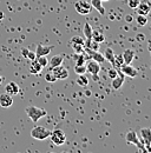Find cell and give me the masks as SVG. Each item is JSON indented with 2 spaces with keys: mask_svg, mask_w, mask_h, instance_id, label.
<instances>
[{
  "mask_svg": "<svg viewBox=\"0 0 151 153\" xmlns=\"http://www.w3.org/2000/svg\"><path fill=\"white\" fill-rule=\"evenodd\" d=\"M25 112L27 117L33 121V123H38L41 118H44L45 115H47V112L44 108H40L37 106H27L25 108Z\"/></svg>",
  "mask_w": 151,
  "mask_h": 153,
  "instance_id": "6da1fadb",
  "label": "cell"
},
{
  "mask_svg": "<svg viewBox=\"0 0 151 153\" xmlns=\"http://www.w3.org/2000/svg\"><path fill=\"white\" fill-rule=\"evenodd\" d=\"M50 134H51V131L44 126H34L31 130V137L37 140H45L50 138Z\"/></svg>",
  "mask_w": 151,
  "mask_h": 153,
  "instance_id": "7a4b0ae2",
  "label": "cell"
},
{
  "mask_svg": "<svg viewBox=\"0 0 151 153\" xmlns=\"http://www.w3.org/2000/svg\"><path fill=\"white\" fill-rule=\"evenodd\" d=\"M50 138H51L52 144L56 145V146H61L66 141V134H65V132L63 130H60V128H56V130L51 131Z\"/></svg>",
  "mask_w": 151,
  "mask_h": 153,
  "instance_id": "3957f363",
  "label": "cell"
},
{
  "mask_svg": "<svg viewBox=\"0 0 151 153\" xmlns=\"http://www.w3.org/2000/svg\"><path fill=\"white\" fill-rule=\"evenodd\" d=\"M125 139H126V141H128L129 144H133V145H136V146L138 147V150H139V151H142V152H147L145 144H144L143 141H141V140H139L138 134L136 133L135 131H129V132L126 133V135H125Z\"/></svg>",
  "mask_w": 151,
  "mask_h": 153,
  "instance_id": "277c9868",
  "label": "cell"
},
{
  "mask_svg": "<svg viewBox=\"0 0 151 153\" xmlns=\"http://www.w3.org/2000/svg\"><path fill=\"white\" fill-rule=\"evenodd\" d=\"M75 8L79 14L86 16V14H89L91 12L92 6H91V2L89 0H79L75 4Z\"/></svg>",
  "mask_w": 151,
  "mask_h": 153,
  "instance_id": "5b68a950",
  "label": "cell"
},
{
  "mask_svg": "<svg viewBox=\"0 0 151 153\" xmlns=\"http://www.w3.org/2000/svg\"><path fill=\"white\" fill-rule=\"evenodd\" d=\"M50 70H51L52 73L55 74V76L57 78V80H65V79L69 78V71H67L65 67H63L61 65H60V66H56V67H53V68H50Z\"/></svg>",
  "mask_w": 151,
  "mask_h": 153,
  "instance_id": "8992f818",
  "label": "cell"
},
{
  "mask_svg": "<svg viewBox=\"0 0 151 153\" xmlns=\"http://www.w3.org/2000/svg\"><path fill=\"white\" fill-rule=\"evenodd\" d=\"M136 11H137V14H141V16H149L151 12V4L148 0L141 1L139 5L136 7Z\"/></svg>",
  "mask_w": 151,
  "mask_h": 153,
  "instance_id": "52a82bcc",
  "label": "cell"
},
{
  "mask_svg": "<svg viewBox=\"0 0 151 153\" xmlns=\"http://www.w3.org/2000/svg\"><path fill=\"white\" fill-rule=\"evenodd\" d=\"M119 71H120L124 76H130V78H135V76H138V71H137L133 66H131V64H123V65L120 66Z\"/></svg>",
  "mask_w": 151,
  "mask_h": 153,
  "instance_id": "ba28073f",
  "label": "cell"
},
{
  "mask_svg": "<svg viewBox=\"0 0 151 153\" xmlns=\"http://www.w3.org/2000/svg\"><path fill=\"white\" fill-rule=\"evenodd\" d=\"M85 50V52H86V54H87V57L90 58V59H92L94 61H97V62H104L105 61V58H104V54H102V53H99L98 51H93V50H90V48H86V47H84Z\"/></svg>",
  "mask_w": 151,
  "mask_h": 153,
  "instance_id": "9c48e42d",
  "label": "cell"
},
{
  "mask_svg": "<svg viewBox=\"0 0 151 153\" xmlns=\"http://www.w3.org/2000/svg\"><path fill=\"white\" fill-rule=\"evenodd\" d=\"M12 104H13V97L6 92L0 94V106L2 108H8L12 106Z\"/></svg>",
  "mask_w": 151,
  "mask_h": 153,
  "instance_id": "30bf717a",
  "label": "cell"
},
{
  "mask_svg": "<svg viewBox=\"0 0 151 153\" xmlns=\"http://www.w3.org/2000/svg\"><path fill=\"white\" fill-rule=\"evenodd\" d=\"M86 72H89L91 76H96L100 72V65L99 62L94 61V60H90L86 64Z\"/></svg>",
  "mask_w": 151,
  "mask_h": 153,
  "instance_id": "8fae6325",
  "label": "cell"
},
{
  "mask_svg": "<svg viewBox=\"0 0 151 153\" xmlns=\"http://www.w3.org/2000/svg\"><path fill=\"white\" fill-rule=\"evenodd\" d=\"M53 48H55V46H44V45H41V44H38L37 50H36V52H34V53H36V58L50 54Z\"/></svg>",
  "mask_w": 151,
  "mask_h": 153,
  "instance_id": "7c38bea8",
  "label": "cell"
},
{
  "mask_svg": "<svg viewBox=\"0 0 151 153\" xmlns=\"http://www.w3.org/2000/svg\"><path fill=\"white\" fill-rule=\"evenodd\" d=\"M124 81H125L124 74H123L120 71H118L117 76H116V78H113L112 81H111V87H112L113 90H119V88L122 87V85L124 84Z\"/></svg>",
  "mask_w": 151,
  "mask_h": 153,
  "instance_id": "4fadbf2b",
  "label": "cell"
},
{
  "mask_svg": "<svg viewBox=\"0 0 151 153\" xmlns=\"http://www.w3.org/2000/svg\"><path fill=\"white\" fill-rule=\"evenodd\" d=\"M5 92L8 93L10 96L14 97L19 93V85L14 81H10L8 84H6L5 86Z\"/></svg>",
  "mask_w": 151,
  "mask_h": 153,
  "instance_id": "5bb4252c",
  "label": "cell"
},
{
  "mask_svg": "<svg viewBox=\"0 0 151 153\" xmlns=\"http://www.w3.org/2000/svg\"><path fill=\"white\" fill-rule=\"evenodd\" d=\"M43 66L39 64L37 61V59H34V60H32V62H31V65H30V68H28V72L31 73V74H40L41 73V71H43Z\"/></svg>",
  "mask_w": 151,
  "mask_h": 153,
  "instance_id": "9a60e30c",
  "label": "cell"
},
{
  "mask_svg": "<svg viewBox=\"0 0 151 153\" xmlns=\"http://www.w3.org/2000/svg\"><path fill=\"white\" fill-rule=\"evenodd\" d=\"M141 137L142 140L145 145H150L151 144V128L149 127H144L141 130Z\"/></svg>",
  "mask_w": 151,
  "mask_h": 153,
  "instance_id": "2e32d148",
  "label": "cell"
},
{
  "mask_svg": "<svg viewBox=\"0 0 151 153\" xmlns=\"http://www.w3.org/2000/svg\"><path fill=\"white\" fill-rule=\"evenodd\" d=\"M64 61V56L63 54H57V56H53L49 60V66L50 68H53L56 66H60Z\"/></svg>",
  "mask_w": 151,
  "mask_h": 153,
  "instance_id": "e0dca14e",
  "label": "cell"
},
{
  "mask_svg": "<svg viewBox=\"0 0 151 153\" xmlns=\"http://www.w3.org/2000/svg\"><path fill=\"white\" fill-rule=\"evenodd\" d=\"M91 39L94 40V41H97V42H99V44H102V42L105 41V34H104V32L100 28H97V30L92 31V37H91Z\"/></svg>",
  "mask_w": 151,
  "mask_h": 153,
  "instance_id": "ac0fdd59",
  "label": "cell"
},
{
  "mask_svg": "<svg viewBox=\"0 0 151 153\" xmlns=\"http://www.w3.org/2000/svg\"><path fill=\"white\" fill-rule=\"evenodd\" d=\"M123 59H124V64H131L132 60L135 59V51L131 48H126L123 52Z\"/></svg>",
  "mask_w": 151,
  "mask_h": 153,
  "instance_id": "d6986e66",
  "label": "cell"
},
{
  "mask_svg": "<svg viewBox=\"0 0 151 153\" xmlns=\"http://www.w3.org/2000/svg\"><path fill=\"white\" fill-rule=\"evenodd\" d=\"M90 2H91L92 8L97 10L99 12V14H102V16L105 14V8L103 6V1L102 0H90Z\"/></svg>",
  "mask_w": 151,
  "mask_h": 153,
  "instance_id": "ffe728a7",
  "label": "cell"
},
{
  "mask_svg": "<svg viewBox=\"0 0 151 153\" xmlns=\"http://www.w3.org/2000/svg\"><path fill=\"white\" fill-rule=\"evenodd\" d=\"M114 53H113V50L112 48H110V47H108L106 50H105V52H104V58H105V60H108L111 65H112V67H114Z\"/></svg>",
  "mask_w": 151,
  "mask_h": 153,
  "instance_id": "44dd1931",
  "label": "cell"
},
{
  "mask_svg": "<svg viewBox=\"0 0 151 153\" xmlns=\"http://www.w3.org/2000/svg\"><path fill=\"white\" fill-rule=\"evenodd\" d=\"M85 47L90 48V50H93V51H98L99 47H100V44L92 40V39H85Z\"/></svg>",
  "mask_w": 151,
  "mask_h": 153,
  "instance_id": "7402d4cb",
  "label": "cell"
},
{
  "mask_svg": "<svg viewBox=\"0 0 151 153\" xmlns=\"http://www.w3.org/2000/svg\"><path fill=\"white\" fill-rule=\"evenodd\" d=\"M92 31H93L92 26H91L89 22H85L84 28H83V32H84L85 39H91V37H92Z\"/></svg>",
  "mask_w": 151,
  "mask_h": 153,
  "instance_id": "603a6c76",
  "label": "cell"
},
{
  "mask_svg": "<svg viewBox=\"0 0 151 153\" xmlns=\"http://www.w3.org/2000/svg\"><path fill=\"white\" fill-rule=\"evenodd\" d=\"M77 84L81 87H87L89 86V78L85 74H79V78L77 79Z\"/></svg>",
  "mask_w": 151,
  "mask_h": 153,
  "instance_id": "cb8c5ba5",
  "label": "cell"
},
{
  "mask_svg": "<svg viewBox=\"0 0 151 153\" xmlns=\"http://www.w3.org/2000/svg\"><path fill=\"white\" fill-rule=\"evenodd\" d=\"M76 65H85L86 61V56H84L83 53H76Z\"/></svg>",
  "mask_w": 151,
  "mask_h": 153,
  "instance_id": "d4e9b609",
  "label": "cell"
},
{
  "mask_svg": "<svg viewBox=\"0 0 151 153\" xmlns=\"http://www.w3.org/2000/svg\"><path fill=\"white\" fill-rule=\"evenodd\" d=\"M136 21H137V25H138V26H145V25L148 24V18H147V16H141V14H138L137 18H136Z\"/></svg>",
  "mask_w": 151,
  "mask_h": 153,
  "instance_id": "484cf974",
  "label": "cell"
},
{
  "mask_svg": "<svg viewBox=\"0 0 151 153\" xmlns=\"http://www.w3.org/2000/svg\"><path fill=\"white\" fill-rule=\"evenodd\" d=\"M124 64V59L122 54H117L114 56V67L116 68H120V66Z\"/></svg>",
  "mask_w": 151,
  "mask_h": 153,
  "instance_id": "4316f807",
  "label": "cell"
},
{
  "mask_svg": "<svg viewBox=\"0 0 151 153\" xmlns=\"http://www.w3.org/2000/svg\"><path fill=\"white\" fill-rule=\"evenodd\" d=\"M75 72L78 76L79 74H85L86 73V65H76Z\"/></svg>",
  "mask_w": 151,
  "mask_h": 153,
  "instance_id": "83f0119b",
  "label": "cell"
},
{
  "mask_svg": "<svg viewBox=\"0 0 151 153\" xmlns=\"http://www.w3.org/2000/svg\"><path fill=\"white\" fill-rule=\"evenodd\" d=\"M45 80H46L47 82H55V81H57V78L55 76V74L52 73L51 70L45 74Z\"/></svg>",
  "mask_w": 151,
  "mask_h": 153,
  "instance_id": "f1b7e54d",
  "label": "cell"
},
{
  "mask_svg": "<svg viewBox=\"0 0 151 153\" xmlns=\"http://www.w3.org/2000/svg\"><path fill=\"white\" fill-rule=\"evenodd\" d=\"M71 46H72V48H73V51H75L76 53H83L84 52V45H80V44H71Z\"/></svg>",
  "mask_w": 151,
  "mask_h": 153,
  "instance_id": "f546056e",
  "label": "cell"
},
{
  "mask_svg": "<svg viewBox=\"0 0 151 153\" xmlns=\"http://www.w3.org/2000/svg\"><path fill=\"white\" fill-rule=\"evenodd\" d=\"M37 59V61L43 66V67H46L47 65H49V60H47V58H46V56H41V57H37L36 58Z\"/></svg>",
  "mask_w": 151,
  "mask_h": 153,
  "instance_id": "4dcf8cb0",
  "label": "cell"
},
{
  "mask_svg": "<svg viewBox=\"0 0 151 153\" xmlns=\"http://www.w3.org/2000/svg\"><path fill=\"white\" fill-rule=\"evenodd\" d=\"M70 44H80V45H84V46H85V40L81 38V37L76 36V37H73V38L71 39Z\"/></svg>",
  "mask_w": 151,
  "mask_h": 153,
  "instance_id": "1f68e13d",
  "label": "cell"
},
{
  "mask_svg": "<svg viewBox=\"0 0 151 153\" xmlns=\"http://www.w3.org/2000/svg\"><path fill=\"white\" fill-rule=\"evenodd\" d=\"M139 2H141V0H128L129 7H130V8H133V10H136V7L139 5Z\"/></svg>",
  "mask_w": 151,
  "mask_h": 153,
  "instance_id": "d6a6232c",
  "label": "cell"
},
{
  "mask_svg": "<svg viewBox=\"0 0 151 153\" xmlns=\"http://www.w3.org/2000/svg\"><path fill=\"white\" fill-rule=\"evenodd\" d=\"M117 74H118V71H117L116 67H112V68H110V70L108 71V76H109V78H111V79L116 78Z\"/></svg>",
  "mask_w": 151,
  "mask_h": 153,
  "instance_id": "836d02e7",
  "label": "cell"
},
{
  "mask_svg": "<svg viewBox=\"0 0 151 153\" xmlns=\"http://www.w3.org/2000/svg\"><path fill=\"white\" fill-rule=\"evenodd\" d=\"M26 59H30V60H34L36 59V53L34 52H32V51H28V53H27V57Z\"/></svg>",
  "mask_w": 151,
  "mask_h": 153,
  "instance_id": "e575fe53",
  "label": "cell"
},
{
  "mask_svg": "<svg viewBox=\"0 0 151 153\" xmlns=\"http://www.w3.org/2000/svg\"><path fill=\"white\" fill-rule=\"evenodd\" d=\"M136 39H137L138 41H141V42H142V41H144V40H145V36H144V34H141V33H138V34L136 36Z\"/></svg>",
  "mask_w": 151,
  "mask_h": 153,
  "instance_id": "d590c367",
  "label": "cell"
},
{
  "mask_svg": "<svg viewBox=\"0 0 151 153\" xmlns=\"http://www.w3.org/2000/svg\"><path fill=\"white\" fill-rule=\"evenodd\" d=\"M132 20H133V17H132L131 14L125 16V21H126V22H129V24H130V22H132Z\"/></svg>",
  "mask_w": 151,
  "mask_h": 153,
  "instance_id": "8d00e7d4",
  "label": "cell"
},
{
  "mask_svg": "<svg viewBox=\"0 0 151 153\" xmlns=\"http://www.w3.org/2000/svg\"><path fill=\"white\" fill-rule=\"evenodd\" d=\"M28 51H30V50H27V48H22V50H21V54H22V56H24L25 58H26V57H27V53H28Z\"/></svg>",
  "mask_w": 151,
  "mask_h": 153,
  "instance_id": "74e56055",
  "label": "cell"
},
{
  "mask_svg": "<svg viewBox=\"0 0 151 153\" xmlns=\"http://www.w3.org/2000/svg\"><path fill=\"white\" fill-rule=\"evenodd\" d=\"M85 94H86V97H90V96H91V91H89V90H87Z\"/></svg>",
  "mask_w": 151,
  "mask_h": 153,
  "instance_id": "f35d334b",
  "label": "cell"
},
{
  "mask_svg": "<svg viewBox=\"0 0 151 153\" xmlns=\"http://www.w3.org/2000/svg\"><path fill=\"white\" fill-rule=\"evenodd\" d=\"M2 18H4V13H2V12H0V20L2 19Z\"/></svg>",
  "mask_w": 151,
  "mask_h": 153,
  "instance_id": "ab89813d",
  "label": "cell"
},
{
  "mask_svg": "<svg viewBox=\"0 0 151 153\" xmlns=\"http://www.w3.org/2000/svg\"><path fill=\"white\" fill-rule=\"evenodd\" d=\"M1 82H2V76H0V85H1Z\"/></svg>",
  "mask_w": 151,
  "mask_h": 153,
  "instance_id": "60d3db41",
  "label": "cell"
},
{
  "mask_svg": "<svg viewBox=\"0 0 151 153\" xmlns=\"http://www.w3.org/2000/svg\"><path fill=\"white\" fill-rule=\"evenodd\" d=\"M149 50H151V41H149Z\"/></svg>",
  "mask_w": 151,
  "mask_h": 153,
  "instance_id": "b9f144b4",
  "label": "cell"
},
{
  "mask_svg": "<svg viewBox=\"0 0 151 153\" xmlns=\"http://www.w3.org/2000/svg\"><path fill=\"white\" fill-rule=\"evenodd\" d=\"M102 1H109V0H102Z\"/></svg>",
  "mask_w": 151,
  "mask_h": 153,
  "instance_id": "7bdbcfd3",
  "label": "cell"
},
{
  "mask_svg": "<svg viewBox=\"0 0 151 153\" xmlns=\"http://www.w3.org/2000/svg\"><path fill=\"white\" fill-rule=\"evenodd\" d=\"M150 56H151V50H150Z\"/></svg>",
  "mask_w": 151,
  "mask_h": 153,
  "instance_id": "ee69618b",
  "label": "cell"
},
{
  "mask_svg": "<svg viewBox=\"0 0 151 153\" xmlns=\"http://www.w3.org/2000/svg\"><path fill=\"white\" fill-rule=\"evenodd\" d=\"M150 146H151V144H150Z\"/></svg>",
  "mask_w": 151,
  "mask_h": 153,
  "instance_id": "f6af8a7d",
  "label": "cell"
},
{
  "mask_svg": "<svg viewBox=\"0 0 151 153\" xmlns=\"http://www.w3.org/2000/svg\"><path fill=\"white\" fill-rule=\"evenodd\" d=\"M89 1H90V0H89Z\"/></svg>",
  "mask_w": 151,
  "mask_h": 153,
  "instance_id": "bcb514c9",
  "label": "cell"
}]
</instances>
